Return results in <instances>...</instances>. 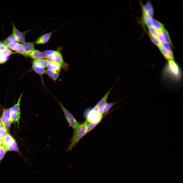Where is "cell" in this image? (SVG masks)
<instances>
[{
	"instance_id": "cb8c5ba5",
	"label": "cell",
	"mask_w": 183,
	"mask_h": 183,
	"mask_svg": "<svg viewBox=\"0 0 183 183\" xmlns=\"http://www.w3.org/2000/svg\"><path fill=\"white\" fill-rule=\"evenodd\" d=\"M22 96V93L18 99L17 103L11 108V111L20 112V104Z\"/></svg>"
},
{
	"instance_id": "5b68a950",
	"label": "cell",
	"mask_w": 183,
	"mask_h": 183,
	"mask_svg": "<svg viewBox=\"0 0 183 183\" xmlns=\"http://www.w3.org/2000/svg\"><path fill=\"white\" fill-rule=\"evenodd\" d=\"M46 59L50 62L55 63L63 65L64 61L61 53L55 51L52 54L47 56Z\"/></svg>"
},
{
	"instance_id": "1f68e13d",
	"label": "cell",
	"mask_w": 183,
	"mask_h": 183,
	"mask_svg": "<svg viewBox=\"0 0 183 183\" xmlns=\"http://www.w3.org/2000/svg\"><path fill=\"white\" fill-rule=\"evenodd\" d=\"M149 34L157 38H158L159 32L152 27L148 28Z\"/></svg>"
},
{
	"instance_id": "4316f807",
	"label": "cell",
	"mask_w": 183,
	"mask_h": 183,
	"mask_svg": "<svg viewBox=\"0 0 183 183\" xmlns=\"http://www.w3.org/2000/svg\"><path fill=\"white\" fill-rule=\"evenodd\" d=\"M162 32L164 36L167 43L170 45H172V42L168 31L164 28L162 30Z\"/></svg>"
},
{
	"instance_id": "f546056e",
	"label": "cell",
	"mask_w": 183,
	"mask_h": 183,
	"mask_svg": "<svg viewBox=\"0 0 183 183\" xmlns=\"http://www.w3.org/2000/svg\"><path fill=\"white\" fill-rule=\"evenodd\" d=\"M7 131L3 126L0 127V140L2 141L7 133Z\"/></svg>"
},
{
	"instance_id": "ffe728a7",
	"label": "cell",
	"mask_w": 183,
	"mask_h": 183,
	"mask_svg": "<svg viewBox=\"0 0 183 183\" xmlns=\"http://www.w3.org/2000/svg\"><path fill=\"white\" fill-rule=\"evenodd\" d=\"M63 65L58 63L49 62L47 67L48 69L60 71Z\"/></svg>"
},
{
	"instance_id": "f1b7e54d",
	"label": "cell",
	"mask_w": 183,
	"mask_h": 183,
	"mask_svg": "<svg viewBox=\"0 0 183 183\" xmlns=\"http://www.w3.org/2000/svg\"><path fill=\"white\" fill-rule=\"evenodd\" d=\"M116 103V102L114 103H108L107 102L105 105L104 108L103 114H105L107 113L111 108Z\"/></svg>"
},
{
	"instance_id": "484cf974",
	"label": "cell",
	"mask_w": 183,
	"mask_h": 183,
	"mask_svg": "<svg viewBox=\"0 0 183 183\" xmlns=\"http://www.w3.org/2000/svg\"><path fill=\"white\" fill-rule=\"evenodd\" d=\"M7 151H19L18 146L17 143L14 140L12 144L8 147Z\"/></svg>"
},
{
	"instance_id": "d6a6232c",
	"label": "cell",
	"mask_w": 183,
	"mask_h": 183,
	"mask_svg": "<svg viewBox=\"0 0 183 183\" xmlns=\"http://www.w3.org/2000/svg\"><path fill=\"white\" fill-rule=\"evenodd\" d=\"M98 124L96 123H89L87 126L86 133L93 129Z\"/></svg>"
},
{
	"instance_id": "9a60e30c",
	"label": "cell",
	"mask_w": 183,
	"mask_h": 183,
	"mask_svg": "<svg viewBox=\"0 0 183 183\" xmlns=\"http://www.w3.org/2000/svg\"><path fill=\"white\" fill-rule=\"evenodd\" d=\"M32 68L36 73L40 75H42L45 72V68L38 64L34 60L33 62Z\"/></svg>"
},
{
	"instance_id": "836d02e7",
	"label": "cell",
	"mask_w": 183,
	"mask_h": 183,
	"mask_svg": "<svg viewBox=\"0 0 183 183\" xmlns=\"http://www.w3.org/2000/svg\"><path fill=\"white\" fill-rule=\"evenodd\" d=\"M55 51L51 50H48L44 51L43 53L47 56L53 53Z\"/></svg>"
},
{
	"instance_id": "30bf717a",
	"label": "cell",
	"mask_w": 183,
	"mask_h": 183,
	"mask_svg": "<svg viewBox=\"0 0 183 183\" xmlns=\"http://www.w3.org/2000/svg\"><path fill=\"white\" fill-rule=\"evenodd\" d=\"M14 52L8 48H6L0 52V64L6 63L8 60L9 56Z\"/></svg>"
},
{
	"instance_id": "e0dca14e",
	"label": "cell",
	"mask_w": 183,
	"mask_h": 183,
	"mask_svg": "<svg viewBox=\"0 0 183 183\" xmlns=\"http://www.w3.org/2000/svg\"><path fill=\"white\" fill-rule=\"evenodd\" d=\"M11 108L5 109L4 111L2 116V122L9 121L13 122L11 117Z\"/></svg>"
},
{
	"instance_id": "44dd1931",
	"label": "cell",
	"mask_w": 183,
	"mask_h": 183,
	"mask_svg": "<svg viewBox=\"0 0 183 183\" xmlns=\"http://www.w3.org/2000/svg\"><path fill=\"white\" fill-rule=\"evenodd\" d=\"M152 18L148 14L143 12V19L144 23L148 27H152Z\"/></svg>"
},
{
	"instance_id": "5bb4252c",
	"label": "cell",
	"mask_w": 183,
	"mask_h": 183,
	"mask_svg": "<svg viewBox=\"0 0 183 183\" xmlns=\"http://www.w3.org/2000/svg\"><path fill=\"white\" fill-rule=\"evenodd\" d=\"M143 12L146 13L152 17L154 14V10L151 4L147 3L142 7Z\"/></svg>"
},
{
	"instance_id": "7a4b0ae2",
	"label": "cell",
	"mask_w": 183,
	"mask_h": 183,
	"mask_svg": "<svg viewBox=\"0 0 183 183\" xmlns=\"http://www.w3.org/2000/svg\"><path fill=\"white\" fill-rule=\"evenodd\" d=\"M87 125V122L86 121L81 124H80L78 127L74 130L71 142L68 148L69 151L71 150L73 148L86 134Z\"/></svg>"
},
{
	"instance_id": "7402d4cb",
	"label": "cell",
	"mask_w": 183,
	"mask_h": 183,
	"mask_svg": "<svg viewBox=\"0 0 183 183\" xmlns=\"http://www.w3.org/2000/svg\"><path fill=\"white\" fill-rule=\"evenodd\" d=\"M17 42V41L15 37L12 34L3 41V43L6 45L10 43Z\"/></svg>"
},
{
	"instance_id": "d6986e66",
	"label": "cell",
	"mask_w": 183,
	"mask_h": 183,
	"mask_svg": "<svg viewBox=\"0 0 183 183\" xmlns=\"http://www.w3.org/2000/svg\"><path fill=\"white\" fill-rule=\"evenodd\" d=\"M152 27L159 32L162 31L164 29L163 25L158 20L153 19L152 20Z\"/></svg>"
},
{
	"instance_id": "d590c367",
	"label": "cell",
	"mask_w": 183,
	"mask_h": 183,
	"mask_svg": "<svg viewBox=\"0 0 183 183\" xmlns=\"http://www.w3.org/2000/svg\"><path fill=\"white\" fill-rule=\"evenodd\" d=\"M0 124H2V120L1 117H0Z\"/></svg>"
},
{
	"instance_id": "e575fe53",
	"label": "cell",
	"mask_w": 183,
	"mask_h": 183,
	"mask_svg": "<svg viewBox=\"0 0 183 183\" xmlns=\"http://www.w3.org/2000/svg\"><path fill=\"white\" fill-rule=\"evenodd\" d=\"M8 48L7 47V46L4 44H3V45H0V52H1L3 50L6 49Z\"/></svg>"
},
{
	"instance_id": "83f0119b",
	"label": "cell",
	"mask_w": 183,
	"mask_h": 183,
	"mask_svg": "<svg viewBox=\"0 0 183 183\" xmlns=\"http://www.w3.org/2000/svg\"><path fill=\"white\" fill-rule=\"evenodd\" d=\"M150 38L152 42L158 47L161 45L162 43L158 38L155 37L149 34Z\"/></svg>"
},
{
	"instance_id": "277c9868",
	"label": "cell",
	"mask_w": 183,
	"mask_h": 183,
	"mask_svg": "<svg viewBox=\"0 0 183 183\" xmlns=\"http://www.w3.org/2000/svg\"><path fill=\"white\" fill-rule=\"evenodd\" d=\"M57 101L61 107L67 122L75 130L79 125V124L74 116L59 101Z\"/></svg>"
},
{
	"instance_id": "74e56055",
	"label": "cell",
	"mask_w": 183,
	"mask_h": 183,
	"mask_svg": "<svg viewBox=\"0 0 183 183\" xmlns=\"http://www.w3.org/2000/svg\"><path fill=\"white\" fill-rule=\"evenodd\" d=\"M3 44L0 41V46L3 45Z\"/></svg>"
},
{
	"instance_id": "603a6c76",
	"label": "cell",
	"mask_w": 183,
	"mask_h": 183,
	"mask_svg": "<svg viewBox=\"0 0 183 183\" xmlns=\"http://www.w3.org/2000/svg\"><path fill=\"white\" fill-rule=\"evenodd\" d=\"M34 61L38 64L44 68L47 67L49 62L47 59L44 58L34 60Z\"/></svg>"
},
{
	"instance_id": "9c48e42d",
	"label": "cell",
	"mask_w": 183,
	"mask_h": 183,
	"mask_svg": "<svg viewBox=\"0 0 183 183\" xmlns=\"http://www.w3.org/2000/svg\"><path fill=\"white\" fill-rule=\"evenodd\" d=\"M158 48L164 57L168 61L174 59V54L171 50L166 49L162 45Z\"/></svg>"
},
{
	"instance_id": "52a82bcc",
	"label": "cell",
	"mask_w": 183,
	"mask_h": 183,
	"mask_svg": "<svg viewBox=\"0 0 183 183\" xmlns=\"http://www.w3.org/2000/svg\"><path fill=\"white\" fill-rule=\"evenodd\" d=\"M113 86V85L102 98L98 102L96 105L98 108L99 113L101 115H102L103 114V111L105 105L107 102V100L110 91Z\"/></svg>"
},
{
	"instance_id": "6da1fadb",
	"label": "cell",
	"mask_w": 183,
	"mask_h": 183,
	"mask_svg": "<svg viewBox=\"0 0 183 183\" xmlns=\"http://www.w3.org/2000/svg\"><path fill=\"white\" fill-rule=\"evenodd\" d=\"M163 75L166 79L173 82L179 81L182 77V72L178 64L174 60H168L163 71Z\"/></svg>"
},
{
	"instance_id": "8992f818",
	"label": "cell",
	"mask_w": 183,
	"mask_h": 183,
	"mask_svg": "<svg viewBox=\"0 0 183 183\" xmlns=\"http://www.w3.org/2000/svg\"><path fill=\"white\" fill-rule=\"evenodd\" d=\"M6 45L10 49L16 51L24 56H28L22 44L17 42L11 43Z\"/></svg>"
},
{
	"instance_id": "8fae6325",
	"label": "cell",
	"mask_w": 183,
	"mask_h": 183,
	"mask_svg": "<svg viewBox=\"0 0 183 183\" xmlns=\"http://www.w3.org/2000/svg\"><path fill=\"white\" fill-rule=\"evenodd\" d=\"M28 56L34 60L46 58L47 56L43 52L35 49L30 52Z\"/></svg>"
},
{
	"instance_id": "d4e9b609",
	"label": "cell",
	"mask_w": 183,
	"mask_h": 183,
	"mask_svg": "<svg viewBox=\"0 0 183 183\" xmlns=\"http://www.w3.org/2000/svg\"><path fill=\"white\" fill-rule=\"evenodd\" d=\"M20 115V112L11 111V120L13 122L16 121L19 124V120Z\"/></svg>"
},
{
	"instance_id": "2e32d148",
	"label": "cell",
	"mask_w": 183,
	"mask_h": 183,
	"mask_svg": "<svg viewBox=\"0 0 183 183\" xmlns=\"http://www.w3.org/2000/svg\"><path fill=\"white\" fill-rule=\"evenodd\" d=\"M60 71L53 70L47 69L45 72L52 79L56 81L58 78Z\"/></svg>"
},
{
	"instance_id": "3957f363",
	"label": "cell",
	"mask_w": 183,
	"mask_h": 183,
	"mask_svg": "<svg viewBox=\"0 0 183 183\" xmlns=\"http://www.w3.org/2000/svg\"><path fill=\"white\" fill-rule=\"evenodd\" d=\"M86 117L87 122L98 124L101 120L102 115L100 114L98 108L96 105L89 111Z\"/></svg>"
},
{
	"instance_id": "8d00e7d4",
	"label": "cell",
	"mask_w": 183,
	"mask_h": 183,
	"mask_svg": "<svg viewBox=\"0 0 183 183\" xmlns=\"http://www.w3.org/2000/svg\"><path fill=\"white\" fill-rule=\"evenodd\" d=\"M2 145V141L0 140V145Z\"/></svg>"
},
{
	"instance_id": "ba28073f",
	"label": "cell",
	"mask_w": 183,
	"mask_h": 183,
	"mask_svg": "<svg viewBox=\"0 0 183 183\" xmlns=\"http://www.w3.org/2000/svg\"><path fill=\"white\" fill-rule=\"evenodd\" d=\"M12 33L16 39L17 41L23 43L25 42V33L21 32L12 23Z\"/></svg>"
},
{
	"instance_id": "4dcf8cb0",
	"label": "cell",
	"mask_w": 183,
	"mask_h": 183,
	"mask_svg": "<svg viewBox=\"0 0 183 183\" xmlns=\"http://www.w3.org/2000/svg\"><path fill=\"white\" fill-rule=\"evenodd\" d=\"M7 151L2 145H0V164L4 158Z\"/></svg>"
},
{
	"instance_id": "ac0fdd59",
	"label": "cell",
	"mask_w": 183,
	"mask_h": 183,
	"mask_svg": "<svg viewBox=\"0 0 183 183\" xmlns=\"http://www.w3.org/2000/svg\"><path fill=\"white\" fill-rule=\"evenodd\" d=\"M28 56L29 54L34 49L35 43L34 42H25L22 44Z\"/></svg>"
},
{
	"instance_id": "4fadbf2b",
	"label": "cell",
	"mask_w": 183,
	"mask_h": 183,
	"mask_svg": "<svg viewBox=\"0 0 183 183\" xmlns=\"http://www.w3.org/2000/svg\"><path fill=\"white\" fill-rule=\"evenodd\" d=\"M14 140V139L11 135L7 133L2 141V145L7 151L8 147L12 144Z\"/></svg>"
},
{
	"instance_id": "7c38bea8",
	"label": "cell",
	"mask_w": 183,
	"mask_h": 183,
	"mask_svg": "<svg viewBox=\"0 0 183 183\" xmlns=\"http://www.w3.org/2000/svg\"><path fill=\"white\" fill-rule=\"evenodd\" d=\"M52 32L45 34L39 37L36 40L35 43L37 44H44L47 42L50 39Z\"/></svg>"
}]
</instances>
